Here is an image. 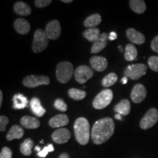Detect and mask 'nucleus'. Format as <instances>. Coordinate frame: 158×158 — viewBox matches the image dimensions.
Returning <instances> with one entry per match:
<instances>
[{
	"label": "nucleus",
	"mask_w": 158,
	"mask_h": 158,
	"mask_svg": "<svg viewBox=\"0 0 158 158\" xmlns=\"http://www.w3.org/2000/svg\"><path fill=\"white\" fill-rule=\"evenodd\" d=\"M33 147V141L31 138H27L20 146V151L22 155L30 156L31 155V149Z\"/></svg>",
	"instance_id": "nucleus-28"
},
{
	"label": "nucleus",
	"mask_w": 158,
	"mask_h": 158,
	"mask_svg": "<svg viewBox=\"0 0 158 158\" xmlns=\"http://www.w3.org/2000/svg\"><path fill=\"white\" fill-rule=\"evenodd\" d=\"M62 2H64V3H70L72 2V0H62Z\"/></svg>",
	"instance_id": "nucleus-43"
},
{
	"label": "nucleus",
	"mask_w": 158,
	"mask_h": 158,
	"mask_svg": "<svg viewBox=\"0 0 158 158\" xmlns=\"http://www.w3.org/2000/svg\"><path fill=\"white\" fill-rule=\"evenodd\" d=\"M14 28L19 34L27 35L30 30V24L27 20L18 19L14 22Z\"/></svg>",
	"instance_id": "nucleus-19"
},
{
	"label": "nucleus",
	"mask_w": 158,
	"mask_h": 158,
	"mask_svg": "<svg viewBox=\"0 0 158 158\" xmlns=\"http://www.w3.org/2000/svg\"><path fill=\"white\" fill-rule=\"evenodd\" d=\"M13 108L14 109H23L28 106V100L22 94H16L13 96Z\"/></svg>",
	"instance_id": "nucleus-21"
},
{
	"label": "nucleus",
	"mask_w": 158,
	"mask_h": 158,
	"mask_svg": "<svg viewBox=\"0 0 158 158\" xmlns=\"http://www.w3.org/2000/svg\"><path fill=\"white\" fill-rule=\"evenodd\" d=\"M126 35H127V38L130 42L134 43V44L141 45L143 44L144 42H145L144 35L133 28L127 29V31H126Z\"/></svg>",
	"instance_id": "nucleus-15"
},
{
	"label": "nucleus",
	"mask_w": 158,
	"mask_h": 158,
	"mask_svg": "<svg viewBox=\"0 0 158 158\" xmlns=\"http://www.w3.org/2000/svg\"><path fill=\"white\" fill-rule=\"evenodd\" d=\"M2 99H3V95H2V92H0V106H2Z\"/></svg>",
	"instance_id": "nucleus-41"
},
{
	"label": "nucleus",
	"mask_w": 158,
	"mask_h": 158,
	"mask_svg": "<svg viewBox=\"0 0 158 158\" xmlns=\"http://www.w3.org/2000/svg\"><path fill=\"white\" fill-rule=\"evenodd\" d=\"M54 107L58 110H60L62 112H65L68 110V106L64 102V100L62 99L58 98L55 100L54 102Z\"/></svg>",
	"instance_id": "nucleus-32"
},
{
	"label": "nucleus",
	"mask_w": 158,
	"mask_h": 158,
	"mask_svg": "<svg viewBox=\"0 0 158 158\" xmlns=\"http://www.w3.org/2000/svg\"><path fill=\"white\" fill-rule=\"evenodd\" d=\"M101 21L102 18L100 16V15L96 13V14L91 15L86 18L84 22V25L89 29L95 28V27L100 24L101 23Z\"/></svg>",
	"instance_id": "nucleus-24"
},
{
	"label": "nucleus",
	"mask_w": 158,
	"mask_h": 158,
	"mask_svg": "<svg viewBox=\"0 0 158 158\" xmlns=\"http://www.w3.org/2000/svg\"><path fill=\"white\" fill-rule=\"evenodd\" d=\"M114 110L116 113L118 114L127 116L130 114V110H131L130 102L127 99H123L114 106Z\"/></svg>",
	"instance_id": "nucleus-17"
},
{
	"label": "nucleus",
	"mask_w": 158,
	"mask_h": 158,
	"mask_svg": "<svg viewBox=\"0 0 158 158\" xmlns=\"http://www.w3.org/2000/svg\"><path fill=\"white\" fill-rule=\"evenodd\" d=\"M113 92L109 89H106L101 92L94 98L92 105L95 109H102L109 105L113 100Z\"/></svg>",
	"instance_id": "nucleus-5"
},
{
	"label": "nucleus",
	"mask_w": 158,
	"mask_h": 158,
	"mask_svg": "<svg viewBox=\"0 0 158 158\" xmlns=\"http://www.w3.org/2000/svg\"><path fill=\"white\" fill-rule=\"evenodd\" d=\"M108 39H109V36L107 33H102L98 40L92 45V48H91V53L92 54H98V53L100 52L107 45Z\"/></svg>",
	"instance_id": "nucleus-14"
},
{
	"label": "nucleus",
	"mask_w": 158,
	"mask_h": 158,
	"mask_svg": "<svg viewBox=\"0 0 158 158\" xmlns=\"http://www.w3.org/2000/svg\"><path fill=\"white\" fill-rule=\"evenodd\" d=\"M31 109L32 112L38 117H42L45 114V109L43 107L38 98H34L30 101Z\"/></svg>",
	"instance_id": "nucleus-22"
},
{
	"label": "nucleus",
	"mask_w": 158,
	"mask_h": 158,
	"mask_svg": "<svg viewBox=\"0 0 158 158\" xmlns=\"http://www.w3.org/2000/svg\"><path fill=\"white\" fill-rule=\"evenodd\" d=\"M147 67L143 64H135L128 65L124 71V74L127 78L133 80H138L147 73Z\"/></svg>",
	"instance_id": "nucleus-6"
},
{
	"label": "nucleus",
	"mask_w": 158,
	"mask_h": 158,
	"mask_svg": "<svg viewBox=\"0 0 158 158\" xmlns=\"http://www.w3.org/2000/svg\"><path fill=\"white\" fill-rule=\"evenodd\" d=\"M54 146L50 143L48 144V146H46V147L43 148L40 152L37 153V156L40 157H45L49 152H54Z\"/></svg>",
	"instance_id": "nucleus-33"
},
{
	"label": "nucleus",
	"mask_w": 158,
	"mask_h": 158,
	"mask_svg": "<svg viewBox=\"0 0 158 158\" xmlns=\"http://www.w3.org/2000/svg\"><path fill=\"white\" fill-rule=\"evenodd\" d=\"M158 121V110L153 108L149 109L140 122V127L143 130L152 127Z\"/></svg>",
	"instance_id": "nucleus-7"
},
{
	"label": "nucleus",
	"mask_w": 158,
	"mask_h": 158,
	"mask_svg": "<svg viewBox=\"0 0 158 158\" xmlns=\"http://www.w3.org/2000/svg\"><path fill=\"white\" fill-rule=\"evenodd\" d=\"M73 127L77 141L81 145H86L90 138V126L88 120L84 117L77 118Z\"/></svg>",
	"instance_id": "nucleus-2"
},
{
	"label": "nucleus",
	"mask_w": 158,
	"mask_h": 158,
	"mask_svg": "<svg viewBox=\"0 0 158 158\" xmlns=\"http://www.w3.org/2000/svg\"><path fill=\"white\" fill-rule=\"evenodd\" d=\"M115 118H116V119H118V120H122V115L121 114H116Z\"/></svg>",
	"instance_id": "nucleus-42"
},
{
	"label": "nucleus",
	"mask_w": 158,
	"mask_h": 158,
	"mask_svg": "<svg viewBox=\"0 0 158 158\" xmlns=\"http://www.w3.org/2000/svg\"><path fill=\"white\" fill-rule=\"evenodd\" d=\"M117 38V34L115 32V31H111L109 35V40H110L113 41L114 40H116Z\"/></svg>",
	"instance_id": "nucleus-38"
},
{
	"label": "nucleus",
	"mask_w": 158,
	"mask_h": 158,
	"mask_svg": "<svg viewBox=\"0 0 158 158\" xmlns=\"http://www.w3.org/2000/svg\"><path fill=\"white\" fill-rule=\"evenodd\" d=\"M50 84V79L45 76H28L25 77L23 84L29 88H35L41 85H48Z\"/></svg>",
	"instance_id": "nucleus-8"
},
{
	"label": "nucleus",
	"mask_w": 158,
	"mask_h": 158,
	"mask_svg": "<svg viewBox=\"0 0 158 158\" xmlns=\"http://www.w3.org/2000/svg\"><path fill=\"white\" fill-rule=\"evenodd\" d=\"M9 123V118L6 116H0V131L5 132L6 130V126Z\"/></svg>",
	"instance_id": "nucleus-35"
},
{
	"label": "nucleus",
	"mask_w": 158,
	"mask_h": 158,
	"mask_svg": "<svg viewBox=\"0 0 158 158\" xmlns=\"http://www.w3.org/2000/svg\"><path fill=\"white\" fill-rule=\"evenodd\" d=\"M49 38L45 31L38 29L35 31L34 40L32 43V50L35 53H40L47 48L48 45Z\"/></svg>",
	"instance_id": "nucleus-4"
},
{
	"label": "nucleus",
	"mask_w": 158,
	"mask_h": 158,
	"mask_svg": "<svg viewBox=\"0 0 158 158\" xmlns=\"http://www.w3.org/2000/svg\"><path fill=\"white\" fill-rule=\"evenodd\" d=\"M59 158H69V155L68 153H62L59 155Z\"/></svg>",
	"instance_id": "nucleus-39"
},
{
	"label": "nucleus",
	"mask_w": 158,
	"mask_h": 158,
	"mask_svg": "<svg viewBox=\"0 0 158 158\" xmlns=\"http://www.w3.org/2000/svg\"><path fill=\"white\" fill-rule=\"evenodd\" d=\"M148 65L152 70L158 73V56H152L148 60Z\"/></svg>",
	"instance_id": "nucleus-31"
},
{
	"label": "nucleus",
	"mask_w": 158,
	"mask_h": 158,
	"mask_svg": "<svg viewBox=\"0 0 158 158\" xmlns=\"http://www.w3.org/2000/svg\"><path fill=\"white\" fill-rule=\"evenodd\" d=\"M69 122V118L66 114H58L49 120V125L53 128H59L66 126Z\"/></svg>",
	"instance_id": "nucleus-16"
},
{
	"label": "nucleus",
	"mask_w": 158,
	"mask_h": 158,
	"mask_svg": "<svg viewBox=\"0 0 158 158\" xmlns=\"http://www.w3.org/2000/svg\"><path fill=\"white\" fill-rule=\"evenodd\" d=\"M13 152L9 147H4L1 151L0 158H12Z\"/></svg>",
	"instance_id": "nucleus-34"
},
{
	"label": "nucleus",
	"mask_w": 158,
	"mask_h": 158,
	"mask_svg": "<svg viewBox=\"0 0 158 158\" xmlns=\"http://www.w3.org/2000/svg\"><path fill=\"white\" fill-rule=\"evenodd\" d=\"M147 89L145 86L141 84H136L132 89L131 94H130V98H131L132 101L135 103H140L143 101L144 99L147 97Z\"/></svg>",
	"instance_id": "nucleus-11"
},
{
	"label": "nucleus",
	"mask_w": 158,
	"mask_h": 158,
	"mask_svg": "<svg viewBox=\"0 0 158 158\" xmlns=\"http://www.w3.org/2000/svg\"><path fill=\"white\" fill-rule=\"evenodd\" d=\"M14 11L18 15L27 16L31 13V9L29 5L23 2H18L14 5Z\"/></svg>",
	"instance_id": "nucleus-23"
},
{
	"label": "nucleus",
	"mask_w": 158,
	"mask_h": 158,
	"mask_svg": "<svg viewBox=\"0 0 158 158\" xmlns=\"http://www.w3.org/2000/svg\"><path fill=\"white\" fill-rule=\"evenodd\" d=\"M115 124L111 118L106 117L97 121L92 127V140L94 144L100 145L108 141L113 135Z\"/></svg>",
	"instance_id": "nucleus-1"
},
{
	"label": "nucleus",
	"mask_w": 158,
	"mask_h": 158,
	"mask_svg": "<svg viewBox=\"0 0 158 158\" xmlns=\"http://www.w3.org/2000/svg\"><path fill=\"white\" fill-rule=\"evenodd\" d=\"M91 67L98 72H102L107 68L108 61L105 57L93 56L90 59Z\"/></svg>",
	"instance_id": "nucleus-13"
},
{
	"label": "nucleus",
	"mask_w": 158,
	"mask_h": 158,
	"mask_svg": "<svg viewBox=\"0 0 158 158\" xmlns=\"http://www.w3.org/2000/svg\"><path fill=\"white\" fill-rule=\"evenodd\" d=\"M21 124L27 129H37L40 125V122L37 118L29 116H24L21 118Z\"/></svg>",
	"instance_id": "nucleus-18"
},
{
	"label": "nucleus",
	"mask_w": 158,
	"mask_h": 158,
	"mask_svg": "<svg viewBox=\"0 0 158 158\" xmlns=\"http://www.w3.org/2000/svg\"><path fill=\"white\" fill-rule=\"evenodd\" d=\"M130 7L132 10L138 14L143 13L147 10V6L142 0H130Z\"/></svg>",
	"instance_id": "nucleus-26"
},
{
	"label": "nucleus",
	"mask_w": 158,
	"mask_h": 158,
	"mask_svg": "<svg viewBox=\"0 0 158 158\" xmlns=\"http://www.w3.org/2000/svg\"><path fill=\"white\" fill-rule=\"evenodd\" d=\"M45 33L50 40L58 39L61 35V25L57 20H53L47 23Z\"/></svg>",
	"instance_id": "nucleus-10"
},
{
	"label": "nucleus",
	"mask_w": 158,
	"mask_h": 158,
	"mask_svg": "<svg viewBox=\"0 0 158 158\" xmlns=\"http://www.w3.org/2000/svg\"><path fill=\"white\" fill-rule=\"evenodd\" d=\"M138 56L137 48L133 44H127L124 49V59L128 62L135 60Z\"/></svg>",
	"instance_id": "nucleus-27"
},
{
	"label": "nucleus",
	"mask_w": 158,
	"mask_h": 158,
	"mask_svg": "<svg viewBox=\"0 0 158 158\" xmlns=\"http://www.w3.org/2000/svg\"><path fill=\"white\" fill-rule=\"evenodd\" d=\"M51 3V0H36L35 1V5L38 8H42L48 6Z\"/></svg>",
	"instance_id": "nucleus-36"
},
{
	"label": "nucleus",
	"mask_w": 158,
	"mask_h": 158,
	"mask_svg": "<svg viewBox=\"0 0 158 158\" xmlns=\"http://www.w3.org/2000/svg\"><path fill=\"white\" fill-rule=\"evenodd\" d=\"M24 135V130L23 127L19 125L12 126L9 132L7 134V141H12L13 139H21Z\"/></svg>",
	"instance_id": "nucleus-20"
},
{
	"label": "nucleus",
	"mask_w": 158,
	"mask_h": 158,
	"mask_svg": "<svg viewBox=\"0 0 158 158\" xmlns=\"http://www.w3.org/2000/svg\"><path fill=\"white\" fill-rule=\"evenodd\" d=\"M100 35L101 34H100V29L98 28L88 29L83 32V35H84L85 38L88 41H89V42L93 43L98 40Z\"/></svg>",
	"instance_id": "nucleus-25"
},
{
	"label": "nucleus",
	"mask_w": 158,
	"mask_h": 158,
	"mask_svg": "<svg viewBox=\"0 0 158 158\" xmlns=\"http://www.w3.org/2000/svg\"><path fill=\"white\" fill-rule=\"evenodd\" d=\"M35 150L38 152H40L41 151V150H40V147H35Z\"/></svg>",
	"instance_id": "nucleus-44"
},
{
	"label": "nucleus",
	"mask_w": 158,
	"mask_h": 158,
	"mask_svg": "<svg viewBox=\"0 0 158 158\" xmlns=\"http://www.w3.org/2000/svg\"><path fill=\"white\" fill-rule=\"evenodd\" d=\"M118 76L114 73H110L107 76H105L102 80V85L104 87H109V86L114 85L117 81Z\"/></svg>",
	"instance_id": "nucleus-30"
},
{
	"label": "nucleus",
	"mask_w": 158,
	"mask_h": 158,
	"mask_svg": "<svg viewBox=\"0 0 158 158\" xmlns=\"http://www.w3.org/2000/svg\"><path fill=\"white\" fill-rule=\"evenodd\" d=\"M71 137V133L66 128H59L53 133L51 138L53 141L58 144L67 143Z\"/></svg>",
	"instance_id": "nucleus-12"
},
{
	"label": "nucleus",
	"mask_w": 158,
	"mask_h": 158,
	"mask_svg": "<svg viewBox=\"0 0 158 158\" xmlns=\"http://www.w3.org/2000/svg\"><path fill=\"white\" fill-rule=\"evenodd\" d=\"M127 83V78L126 76H124V78H122V84H126Z\"/></svg>",
	"instance_id": "nucleus-40"
},
{
	"label": "nucleus",
	"mask_w": 158,
	"mask_h": 158,
	"mask_svg": "<svg viewBox=\"0 0 158 158\" xmlns=\"http://www.w3.org/2000/svg\"><path fill=\"white\" fill-rule=\"evenodd\" d=\"M93 70L86 65H81L75 71V78L79 84H85L93 76Z\"/></svg>",
	"instance_id": "nucleus-9"
},
{
	"label": "nucleus",
	"mask_w": 158,
	"mask_h": 158,
	"mask_svg": "<svg viewBox=\"0 0 158 158\" xmlns=\"http://www.w3.org/2000/svg\"><path fill=\"white\" fill-rule=\"evenodd\" d=\"M68 94L71 98L75 100H81L86 96V93L85 91L75 88L70 89L68 91Z\"/></svg>",
	"instance_id": "nucleus-29"
},
{
	"label": "nucleus",
	"mask_w": 158,
	"mask_h": 158,
	"mask_svg": "<svg viewBox=\"0 0 158 158\" xmlns=\"http://www.w3.org/2000/svg\"><path fill=\"white\" fill-rule=\"evenodd\" d=\"M151 48L154 51L158 53V35L152 40L151 43Z\"/></svg>",
	"instance_id": "nucleus-37"
},
{
	"label": "nucleus",
	"mask_w": 158,
	"mask_h": 158,
	"mask_svg": "<svg viewBox=\"0 0 158 158\" xmlns=\"http://www.w3.org/2000/svg\"><path fill=\"white\" fill-rule=\"evenodd\" d=\"M73 75V66L69 62H62L57 64L56 76L57 80L62 84L68 82Z\"/></svg>",
	"instance_id": "nucleus-3"
}]
</instances>
